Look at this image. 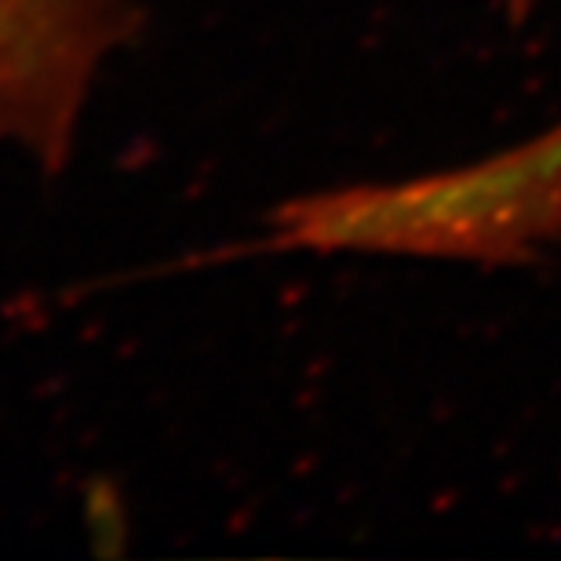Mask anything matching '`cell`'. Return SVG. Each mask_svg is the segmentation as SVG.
<instances>
[{"mask_svg": "<svg viewBox=\"0 0 561 561\" xmlns=\"http://www.w3.org/2000/svg\"><path fill=\"white\" fill-rule=\"evenodd\" d=\"M136 30L131 0H0V146L59 172L99 73Z\"/></svg>", "mask_w": 561, "mask_h": 561, "instance_id": "obj_1", "label": "cell"}, {"mask_svg": "<svg viewBox=\"0 0 561 561\" xmlns=\"http://www.w3.org/2000/svg\"><path fill=\"white\" fill-rule=\"evenodd\" d=\"M507 4H514V8H533V4H540V0H507Z\"/></svg>", "mask_w": 561, "mask_h": 561, "instance_id": "obj_2", "label": "cell"}]
</instances>
